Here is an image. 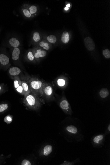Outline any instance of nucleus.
<instances>
[{"label": "nucleus", "mask_w": 110, "mask_h": 165, "mask_svg": "<svg viewBox=\"0 0 110 165\" xmlns=\"http://www.w3.org/2000/svg\"><path fill=\"white\" fill-rule=\"evenodd\" d=\"M23 103L30 109L37 110L40 108L42 105V100L37 96L35 95L32 92L25 96Z\"/></svg>", "instance_id": "f257e3e1"}, {"label": "nucleus", "mask_w": 110, "mask_h": 165, "mask_svg": "<svg viewBox=\"0 0 110 165\" xmlns=\"http://www.w3.org/2000/svg\"><path fill=\"white\" fill-rule=\"evenodd\" d=\"M28 83L31 92L39 98L42 97V90L45 82L38 78L32 77L29 79Z\"/></svg>", "instance_id": "f03ea898"}, {"label": "nucleus", "mask_w": 110, "mask_h": 165, "mask_svg": "<svg viewBox=\"0 0 110 165\" xmlns=\"http://www.w3.org/2000/svg\"><path fill=\"white\" fill-rule=\"evenodd\" d=\"M53 90L52 85L45 82L42 90V97L50 99L53 98Z\"/></svg>", "instance_id": "7ed1b4c3"}, {"label": "nucleus", "mask_w": 110, "mask_h": 165, "mask_svg": "<svg viewBox=\"0 0 110 165\" xmlns=\"http://www.w3.org/2000/svg\"><path fill=\"white\" fill-rule=\"evenodd\" d=\"M36 61L39 60L41 58L45 57L47 55V52L40 47H36L32 49Z\"/></svg>", "instance_id": "20e7f679"}, {"label": "nucleus", "mask_w": 110, "mask_h": 165, "mask_svg": "<svg viewBox=\"0 0 110 165\" xmlns=\"http://www.w3.org/2000/svg\"><path fill=\"white\" fill-rule=\"evenodd\" d=\"M60 107L65 113L67 114H72V111L69 102L65 97H62L60 102Z\"/></svg>", "instance_id": "39448f33"}, {"label": "nucleus", "mask_w": 110, "mask_h": 165, "mask_svg": "<svg viewBox=\"0 0 110 165\" xmlns=\"http://www.w3.org/2000/svg\"><path fill=\"white\" fill-rule=\"evenodd\" d=\"M84 42L85 46L88 50L93 51L95 48V46L93 40L90 37H87L85 38Z\"/></svg>", "instance_id": "423d86ee"}, {"label": "nucleus", "mask_w": 110, "mask_h": 165, "mask_svg": "<svg viewBox=\"0 0 110 165\" xmlns=\"http://www.w3.org/2000/svg\"><path fill=\"white\" fill-rule=\"evenodd\" d=\"M21 85L23 88L24 96L27 95L30 93L31 89L28 82H26V81H22Z\"/></svg>", "instance_id": "0eeeda50"}, {"label": "nucleus", "mask_w": 110, "mask_h": 165, "mask_svg": "<svg viewBox=\"0 0 110 165\" xmlns=\"http://www.w3.org/2000/svg\"><path fill=\"white\" fill-rule=\"evenodd\" d=\"M22 12L23 16L26 18L29 19L32 18L33 17V16H32L30 13L27 4H24L22 6Z\"/></svg>", "instance_id": "6e6552de"}, {"label": "nucleus", "mask_w": 110, "mask_h": 165, "mask_svg": "<svg viewBox=\"0 0 110 165\" xmlns=\"http://www.w3.org/2000/svg\"><path fill=\"white\" fill-rule=\"evenodd\" d=\"M9 74L12 76H17L19 75L21 72V70L17 67H12L10 69L9 71Z\"/></svg>", "instance_id": "1a4fd4ad"}, {"label": "nucleus", "mask_w": 110, "mask_h": 165, "mask_svg": "<svg viewBox=\"0 0 110 165\" xmlns=\"http://www.w3.org/2000/svg\"><path fill=\"white\" fill-rule=\"evenodd\" d=\"M21 51L19 47L14 48L12 52V59L15 61H17L19 59Z\"/></svg>", "instance_id": "9d476101"}, {"label": "nucleus", "mask_w": 110, "mask_h": 165, "mask_svg": "<svg viewBox=\"0 0 110 165\" xmlns=\"http://www.w3.org/2000/svg\"><path fill=\"white\" fill-rule=\"evenodd\" d=\"M9 59L7 56L3 53L0 54V63L2 65H7L9 64Z\"/></svg>", "instance_id": "9b49d317"}, {"label": "nucleus", "mask_w": 110, "mask_h": 165, "mask_svg": "<svg viewBox=\"0 0 110 165\" xmlns=\"http://www.w3.org/2000/svg\"><path fill=\"white\" fill-rule=\"evenodd\" d=\"M26 58L28 62L35 63L36 61L35 60L34 55L33 51L32 49L28 50L27 51L26 54Z\"/></svg>", "instance_id": "f8f14e48"}, {"label": "nucleus", "mask_w": 110, "mask_h": 165, "mask_svg": "<svg viewBox=\"0 0 110 165\" xmlns=\"http://www.w3.org/2000/svg\"><path fill=\"white\" fill-rule=\"evenodd\" d=\"M9 44L11 47H13L14 48L19 47L21 44L19 40L14 37H12L10 39Z\"/></svg>", "instance_id": "ddd939ff"}, {"label": "nucleus", "mask_w": 110, "mask_h": 165, "mask_svg": "<svg viewBox=\"0 0 110 165\" xmlns=\"http://www.w3.org/2000/svg\"><path fill=\"white\" fill-rule=\"evenodd\" d=\"M67 83V80H66V79L63 77H59L57 81V85L58 87L62 88L66 87Z\"/></svg>", "instance_id": "4468645a"}, {"label": "nucleus", "mask_w": 110, "mask_h": 165, "mask_svg": "<svg viewBox=\"0 0 110 165\" xmlns=\"http://www.w3.org/2000/svg\"><path fill=\"white\" fill-rule=\"evenodd\" d=\"M52 149L53 148L52 145H47L44 148L42 151V154L45 156H48L52 152Z\"/></svg>", "instance_id": "2eb2a0df"}, {"label": "nucleus", "mask_w": 110, "mask_h": 165, "mask_svg": "<svg viewBox=\"0 0 110 165\" xmlns=\"http://www.w3.org/2000/svg\"><path fill=\"white\" fill-rule=\"evenodd\" d=\"M39 47L45 51L49 50L51 48V46L48 42L44 41H41L39 44Z\"/></svg>", "instance_id": "dca6fc26"}, {"label": "nucleus", "mask_w": 110, "mask_h": 165, "mask_svg": "<svg viewBox=\"0 0 110 165\" xmlns=\"http://www.w3.org/2000/svg\"><path fill=\"white\" fill-rule=\"evenodd\" d=\"M104 138V136L103 135H98L95 136L93 138V142L95 144H99L103 141Z\"/></svg>", "instance_id": "f3484780"}, {"label": "nucleus", "mask_w": 110, "mask_h": 165, "mask_svg": "<svg viewBox=\"0 0 110 165\" xmlns=\"http://www.w3.org/2000/svg\"><path fill=\"white\" fill-rule=\"evenodd\" d=\"M66 130L70 133L72 134H76L78 132V129L77 127L73 125H70L66 127Z\"/></svg>", "instance_id": "a211bd4d"}, {"label": "nucleus", "mask_w": 110, "mask_h": 165, "mask_svg": "<svg viewBox=\"0 0 110 165\" xmlns=\"http://www.w3.org/2000/svg\"><path fill=\"white\" fill-rule=\"evenodd\" d=\"M109 94V92L107 88H103L99 92V95L101 98H106Z\"/></svg>", "instance_id": "6ab92c4d"}, {"label": "nucleus", "mask_w": 110, "mask_h": 165, "mask_svg": "<svg viewBox=\"0 0 110 165\" xmlns=\"http://www.w3.org/2000/svg\"><path fill=\"white\" fill-rule=\"evenodd\" d=\"M70 39L69 34L67 32H64L62 36V41L64 44L68 43Z\"/></svg>", "instance_id": "aec40b11"}, {"label": "nucleus", "mask_w": 110, "mask_h": 165, "mask_svg": "<svg viewBox=\"0 0 110 165\" xmlns=\"http://www.w3.org/2000/svg\"><path fill=\"white\" fill-rule=\"evenodd\" d=\"M28 5V7L30 13L32 16H34L37 12V7L34 5H30L29 4Z\"/></svg>", "instance_id": "412c9836"}, {"label": "nucleus", "mask_w": 110, "mask_h": 165, "mask_svg": "<svg viewBox=\"0 0 110 165\" xmlns=\"http://www.w3.org/2000/svg\"><path fill=\"white\" fill-rule=\"evenodd\" d=\"M14 87L16 89L21 85L22 84V81L21 80L18 76L15 77L14 80Z\"/></svg>", "instance_id": "4be33fe9"}, {"label": "nucleus", "mask_w": 110, "mask_h": 165, "mask_svg": "<svg viewBox=\"0 0 110 165\" xmlns=\"http://www.w3.org/2000/svg\"><path fill=\"white\" fill-rule=\"evenodd\" d=\"M41 36L38 32H35L33 33L32 36V39L34 42H37L40 40Z\"/></svg>", "instance_id": "5701e85b"}, {"label": "nucleus", "mask_w": 110, "mask_h": 165, "mask_svg": "<svg viewBox=\"0 0 110 165\" xmlns=\"http://www.w3.org/2000/svg\"><path fill=\"white\" fill-rule=\"evenodd\" d=\"M47 40L50 43L54 44L57 41V38L54 35H51L47 36Z\"/></svg>", "instance_id": "b1692460"}, {"label": "nucleus", "mask_w": 110, "mask_h": 165, "mask_svg": "<svg viewBox=\"0 0 110 165\" xmlns=\"http://www.w3.org/2000/svg\"><path fill=\"white\" fill-rule=\"evenodd\" d=\"M102 54L106 58H110V51L108 49H106L102 51Z\"/></svg>", "instance_id": "393cba45"}, {"label": "nucleus", "mask_w": 110, "mask_h": 165, "mask_svg": "<svg viewBox=\"0 0 110 165\" xmlns=\"http://www.w3.org/2000/svg\"><path fill=\"white\" fill-rule=\"evenodd\" d=\"M8 107V105L7 103H3L0 105V113L4 112L7 109Z\"/></svg>", "instance_id": "a878e982"}, {"label": "nucleus", "mask_w": 110, "mask_h": 165, "mask_svg": "<svg viewBox=\"0 0 110 165\" xmlns=\"http://www.w3.org/2000/svg\"><path fill=\"white\" fill-rule=\"evenodd\" d=\"M12 120L13 119H12V117L10 116H7L5 117L4 118L5 122L8 124L12 122Z\"/></svg>", "instance_id": "bb28decb"}, {"label": "nucleus", "mask_w": 110, "mask_h": 165, "mask_svg": "<svg viewBox=\"0 0 110 165\" xmlns=\"http://www.w3.org/2000/svg\"><path fill=\"white\" fill-rule=\"evenodd\" d=\"M16 91H17V92L19 93L21 95H24V92L23 91V88L22 87V86L20 85L19 87H17V88L16 89Z\"/></svg>", "instance_id": "cd10ccee"}, {"label": "nucleus", "mask_w": 110, "mask_h": 165, "mask_svg": "<svg viewBox=\"0 0 110 165\" xmlns=\"http://www.w3.org/2000/svg\"><path fill=\"white\" fill-rule=\"evenodd\" d=\"M22 165H32V164L27 159H25L22 161V163H21Z\"/></svg>", "instance_id": "c85d7f7f"}, {"label": "nucleus", "mask_w": 110, "mask_h": 165, "mask_svg": "<svg viewBox=\"0 0 110 165\" xmlns=\"http://www.w3.org/2000/svg\"><path fill=\"white\" fill-rule=\"evenodd\" d=\"M70 4L69 3L68 4L66 5V7H68V8H69V7H70Z\"/></svg>", "instance_id": "c756f323"}, {"label": "nucleus", "mask_w": 110, "mask_h": 165, "mask_svg": "<svg viewBox=\"0 0 110 165\" xmlns=\"http://www.w3.org/2000/svg\"><path fill=\"white\" fill-rule=\"evenodd\" d=\"M69 9V8H68V7H65V8H64L65 10L66 11L68 10Z\"/></svg>", "instance_id": "7c9ffc66"}, {"label": "nucleus", "mask_w": 110, "mask_h": 165, "mask_svg": "<svg viewBox=\"0 0 110 165\" xmlns=\"http://www.w3.org/2000/svg\"><path fill=\"white\" fill-rule=\"evenodd\" d=\"M108 131H109V132H110V125H109L108 127Z\"/></svg>", "instance_id": "2f4dec72"}, {"label": "nucleus", "mask_w": 110, "mask_h": 165, "mask_svg": "<svg viewBox=\"0 0 110 165\" xmlns=\"http://www.w3.org/2000/svg\"><path fill=\"white\" fill-rule=\"evenodd\" d=\"M2 87H1V86L0 85V92L2 90Z\"/></svg>", "instance_id": "473e14b6"}]
</instances>
